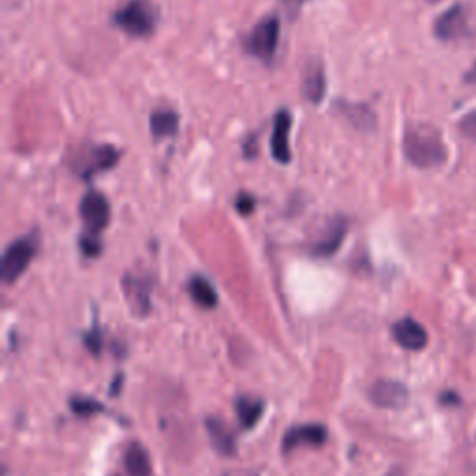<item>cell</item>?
I'll return each mask as SVG.
<instances>
[{"instance_id":"obj_17","label":"cell","mask_w":476,"mask_h":476,"mask_svg":"<svg viewBox=\"0 0 476 476\" xmlns=\"http://www.w3.org/2000/svg\"><path fill=\"white\" fill-rule=\"evenodd\" d=\"M207 430H208V435H211V441H213V445H215V449L218 452H222V454H233L235 452L233 433L222 421H218V418H208Z\"/></svg>"},{"instance_id":"obj_5","label":"cell","mask_w":476,"mask_h":476,"mask_svg":"<svg viewBox=\"0 0 476 476\" xmlns=\"http://www.w3.org/2000/svg\"><path fill=\"white\" fill-rule=\"evenodd\" d=\"M279 19L276 15L264 17L262 21L246 37V51L261 62L269 64L277 51L279 43Z\"/></svg>"},{"instance_id":"obj_16","label":"cell","mask_w":476,"mask_h":476,"mask_svg":"<svg viewBox=\"0 0 476 476\" xmlns=\"http://www.w3.org/2000/svg\"><path fill=\"white\" fill-rule=\"evenodd\" d=\"M123 465L129 476H151L149 456L140 445H130L123 456Z\"/></svg>"},{"instance_id":"obj_10","label":"cell","mask_w":476,"mask_h":476,"mask_svg":"<svg viewBox=\"0 0 476 476\" xmlns=\"http://www.w3.org/2000/svg\"><path fill=\"white\" fill-rule=\"evenodd\" d=\"M293 118L287 110H279L274 120V130H272V155L279 164L291 162V145H289V135H291Z\"/></svg>"},{"instance_id":"obj_18","label":"cell","mask_w":476,"mask_h":476,"mask_svg":"<svg viewBox=\"0 0 476 476\" xmlns=\"http://www.w3.org/2000/svg\"><path fill=\"white\" fill-rule=\"evenodd\" d=\"M264 411V404L261 402V400H255V398H238L237 400V415H238V421L242 425V428H254L259 418Z\"/></svg>"},{"instance_id":"obj_22","label":"cell","mask_w":476,"mask_h":476,"mask_svg":"<svg viewBox=\"0 0 476 476\" xmlns=\"http://www.w3.org/2000/svg\"><path fill=\"white\" fill-rule=\"evenodd\" d=\"M237 208L242 215H250L255 208V199L247 194H240L237 199Z\"/></svg>"},{"instance_id":"obj_1","label":"cell","mask_w":476,"mask_h":476,"mask_svg":"<svg viewBox=\"0 0 476 476\" xmlns=\"http://www.w3.org/2000/svg\"><path fill=\"white\" fill-rule=\"evenodd\" d=\"M402 147L408 162L421 169L440 168L449 159V151L441 132L430 125L408 127Z\"/></svg>"},{"instance_id":"obj_11","label":"cell","mask_w":476,"mask_h":476,"mask_svg":"<svg viewBox=\"0 0 476 476\" xmlns=\"http://www.w3.org/2000/svg\"><path fill=\"white\" fill-rule=\"evenodd\" d=\"M465 13L460 6H452L435 21V35L440 40H456L465 32Z\"/></svg>"},{"instance_id":"obj_24","label":"cell","mask_w":476,"mask_h":476,"mask_svg":"<svg viewBox=\"0 0 476 476\" xmlns=\"http://www.w3.org/2000/svg\"><path fill=\"white\" fill-rule=\"evenodd\" d=\"M469 81H471V82H476V66H474V69L469 73Z\"/></svg>"},{"instance_id":"obj_13","label":"cell","mask_w":476,"mask_h":476,"mask_svg":"<svg viewBox=\"0 0 476 476\" xmlns=\"http://www.w3.org/2000/svg\"><path fill=\"white\" fill-rule=\"evenodd\" d=\"M303 93L309 103L318 105L324 99V93H326V74L320 64H311L303 74Z\"/></svg>"},{"instance_id":"obj_2","label":"cell","mask_w":476,"mask_h":476,"mask_svg":"<svg viewBox=\"0 0 476 476\" xmlns=\"http://www.w3.org/2000/svg\"><path fill=\"white\" fill-rule=\"evenodd\" d=\"M81 218L84 223V235L81 237V250L86 257H98L103 252L101 231L106 230L110 222V203L108 199L90 190L81 201Z\"/></svg>"},{"instance_id":"obj_4","label":"cell","mask_w":476,"mask_h":476,"mask_svg":"<svg viewBox=\"0 0 476 476\" xmlns=\"http://www.w3.org/2000/svg\"><path fill=\"white\" fill-rule=\"evenodd\" d=\"M120 160V153L112 145H86L73 157V174L81 179H91L95 174L110 169Z\"/></svg>"},{"instance_id":"obj_21","label":"cell","mask_w":476,"mask_h":476,"mask_svg":"<svg viewBox=\"0 0 476 476\" xmlns=\"http://www.w3.org/2000/svg\"><path fill=\"white\" fill-rule=\"evenodd\" d=\"M460 130L471 140L476 142V112L467 113V116L460 121Z\"/></svg>"},{"instance_id":"obj_9","label":"cell","mask_w":476,"mask_h":476,"mask_svg":"<svg viewBox=\"0 0 476 476\" xmlns=\"http://www.w3.org/2000/svg\"><path fill=\"white\" fill-rule=\"evenodd\" d=\"M347 233H348L347 218H342V216L333 218L328 223L326 231H324L322 237L313 244V247H311L313 255L315 257H332L340 247L342 240L347 238Z\"/></svg>"},{"instance_id":"obj_19","label":"cell","mask_w":476,"mask_h":476,"mask_svg":"<svg viewBox=\"0 0 476 476\" xmlns=\"http://www.w3.org/2000/svg\"><path fill=\"white\" fill-rule=\"evenodd\" d=\"M125 289H127V296H132L130 300H135V306L142 308L144 311H147L149 308V293L144 287V285L138 279H132L130 283L125 281Z\"/></svg>"},{"instance_id":"obj_14","label":"cell","mask_w":476,"mask_h":476,"mask_svg":"<svg viewBox=\"0 0 476 476\" xmlns=\"http://www.w3.org/2000/svg\"><path fill=\"white\" fill-rule=\"evenodd\" d=\"M188 293L192 296V300L198 303V306L205 309H213L218 303V294L216 289L213 287V283L205 279L203 276H194L188 283Z\"/></svg>"},{"instance_id":"obj_12","label":"cell","mask_w":476,"mask_h":476,"mask_svg":"<svg viewBox=\"0 0 476 476\" xmlns=\"http://www.w3.org/2000/svg\"><path fill=\"white\" fill-rule=\"evenodd\" d=\"M326 437H328V432L324 426H318V425L300 426V428H294L287 433V437H285V441H283V447H285V450H293L300 445L320 447V445H324V441H326Z\"/></svg>"},{"instance_id":"obj_23","label":"cell","mask_w":476,"mask_h":476,"mask_svg":"<svg viewBox=\"0 0 476 476\" xmlns=\"http://www.w3.org/2000/svg\"><path fill=\"white\" fill-rule=\"evenodd\" d=\"M225 476H257V474H254V472H230Z\"/></svg>"},{"instance_id":"obj_15","label":"cell","mask_w":476,"mask_h":476,"mask_svg":"<svg viewBox=\"0 0 476 476\" xmlns=\"http://www.w3.org/2000/svg\"><path fill=\"white\" fill-rule=\"evenodd\" d=\"M179 130V116L174 110H155L151 113V132L155 138H171Z\"/></svg>"},{"instance_id":"obj_8","label":"cell","mask_w":476,"mask_h":476,"mask_svg":"<svg viewBox=\"0 0 476 476\" xmlns=\"http://www.w3.org/2000/svg\"><path fill=\"white\" fill-rule=\"evenodd\" d=\"M393 337L400 347L410 352H418L428 345L426 330L413 318L398 320L393 326Z\"/></svg>"},{"instance_id":"obj_7","label":"cell","mask_w":476,"mask_h":476,"mask_svg":"<svg viewBox=\"0 0 476 476\" xmlns=\"http://www.w3.org/2000/svg\"><path fill=\"white\" fill-rule=\"evenodd\" d=\"M408 389L393 379H379L371 387V400L378 408L400 410L408 404Z\"/></svg>"},{"instance_id":"obj_20","label":"cell","mask_w":476,"mask_h":476,"mask_svg":"<svg viewBox=\"0 0 476 476\" xmlns=\"http://www.w3.org/2000/svg\"><path fill=\"white\" fill-rule=\"evenodd\" d=\"M71 408H73L74 413H79L82 417L103 411V406L98 402V400H93V398H73L71 400Z\"/></svg>"},{"instance_id":"obj_3","label":"cell","mask_w":476,"mask_h":476,"mask_svg":"<svg viewBox=\"0 0 476 476\" xmlns=\"http://www.w3.org/2000/svg\"><path fill=\"white\" fill-rule=\"evenodd\" d=\"M159 10L153 0H129L113 13V25L132 37H147L155 32Z\"/></svg>"},{"instance_id":"obj_6","label":"cell","mask_w":476,"mask_h":476,"mask_svg":"<svg viewBox=\"0 0 476 476\" xmlns=\"http://www.w3.org/2000/svg\"><path fill=\"white\" fill-rule=\"evenodd\" d=\"M37 252L35 235H28L12 242L3 255V266H0V276L4 283H15L23 272L28 269L34 255Z\"/></svg>"},{"instance_id":"obj_25","label":"cell","mask_w":476,"mask_h":476,"mask_svg":"<svg viewBox=\"0 0 476 476\" xmlns=\"http://www.w3.org/2000/svg\"><path fill=\"white\" fill-rule=\"evenodd\" d=\"M298 3H303V0H298Z\"/></svg>"}]
</instances>
